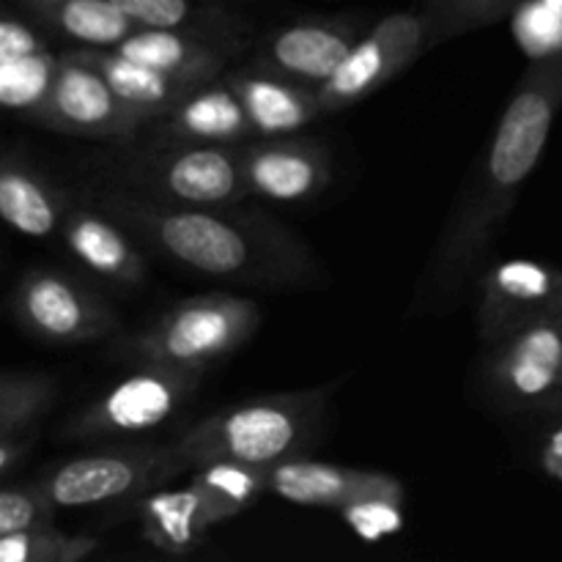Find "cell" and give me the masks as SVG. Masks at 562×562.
Wrapping results in <instances>:
<instances>
[{"instance_id": "obj_24", "label": "cell", "mask_w": 562, "mask_h": 562, "mask_svg": "<svg viewBox=\"0 0 562 562\" xmlns=\"http://www.w3.org/2000/svg\"><path fill=\"white\" fill-rule=\"evenodd\" d=\"M0 214L20 234L44 239L58 228V203L53 192L22 165L5 162L0 173Z\"/></svg>"}, {"instance_id": "obj_1", "label": "cell", "mask_w": 562, "mask_h": 562, "mask_svg": "<svg viewBox=\"0 0 562 562\" xmlns=\"http://www.w3.org/2000/svg\"><path fill=\"white\" fill-rule=\"evenodd\" d=\"M562 108V49L532 58L510 97L492 143L450 214L415 305L442 311L486 252L499 223L514 209L521 184L541 162Z\"/></svg>"}, {"instance_id": "obj_7", "label": "cell", "mask_w": 562, "mask_h": 562, "mask_svg": "<svg viewBox=\"0 0 562 562\" xmlns=\"http://www.w3.org/2000/svg\"><path fill=\"white\" fill-rule=\"evenodd\" d=\"M198 384H201V371L140 366V371L113 384L102 398L86 406L64 428V437L97 439L151 431L170 420L192 398Z\"/></svg>"}, {"instance_id": "obj_34", "label": "cell", "mask_w": 562, "mask_h": 562, "mask_svg": "<svg viewBox=\"0 0 562 562\" xmlns=\"http://www.w3.org/2000/svg\"><path fill=\"white\" fill-rule=\"evenodd\" d=\"M538 459H541L543 472L562 483V423L543 437L541 450H538Z\"/></svg>"}, {"instance_id": "obj_36", "label": "cell", "mask_w": 562, "mask_h": 562, "mask_svg": "<svg viewBox=\"0 0 562 562\" xmlns=\"http://www.w3.org/2000/svg\"><path fill=\"white\" fill-rule=\"evenodd\" d=\"M547 3H549V5H552V9H554V11H558V14L562 16V0H547Z\"/></svg>"}, {"instance_id": "obj_35", "label": "cell", "mask_w": 562, "mask_h": 562, "mask_svg": "<svg viewBox=\"0 0 562 562\" xmlns=\"http://www.w3.org/2000/svg\"><path fill=\"white\" fill-rule=\"evenodd\" d=\"M27 3L36 9V5H55V3H60V0H27Z\"/></svg>"}, {"instance_id": "obj_8", "label": "cell", "mask_w": 562, "mask_h": 562, "mask_svg": "<svg viewBox=\"0 0 562 562\" xmlns=\"http://www.w3.org/2000/svg\"><path fill=\"white\" fill-rule=\"evenodd\" d=\"M179 470L184 464L173 448H132L66 461L42 481V488L55 508H91L130 494H146Z\"/></svg>"}, {"instance_id": "obj_33", "label": "cell", "mask_w": 562, "mask_h": 562, "mask_svg": "<svg viewBox=\"0 0 562 562\" xmlns=\"http://www.w3.org/2000/svg\"><path fill=\"white\" fill-rule=\"evenodd\" d=\"M36 49H44V42L27 22L11 14L0 20V58H14V55H27Z\"/></svg>"}, {"instance_id": "obj_37", "label": "cell", "mask_w": 562, "mask_h": 562, "mask_svg": "<svg viewBox=\"0 0 562 562\" xmlns=\"http://www.w3.org/2000/svg\"><path fill=\"white\" fill-rule=\"evenodd\" d=\"M554 311L562 313V291H560V296H558V305H554Z\"/></svg>"}, {"instance_id": "obj_31", "label": "cell", "mask_w": 562, "mask_h": 562, "mask_svg": "<svg viewBox=\"0 0 562 562\" xmlns=\"http://www.w3.org/2000/svg\"><path fill=\"white\" fill-rule=\"evenodd\" d=\"M346 525L357 532L366 543H379L382 538L395 536L404 527V514H401L398 499H362V503L349 505L340 510Z\"/></svg>"}, {"instance_id": "obj_28", "label": "cell", "mask_w": 562, "mask_h": 562, "mask_svg": "<svg viewBox=\"0 0 562 562\" xmlns=\"http://www.w3.org/2000/svg\"><path fill=\"white\" fill-rule=\"evenodd\" d=\"M93 538L64 536L49 527L0 536V560L3 562H80L97 549Z\"/></svg>"}, {"instance_id": "obj_21", "label": "cell", "mask_w": 562, "mask_h": 562, "mask_svg": "<svg viewBox=\"0 0 562 562\" xmlns=\"http://www.w3.org/2000/svg\"><path fill=\"white\" fill-rule=\"evenodd\" d=\"M143 538L168 554H190L203 541L209 521L192 486L154 492L140 503Z\"/></svg>"}, {"instance_id": "obj_22", "label": "cell", "mask_w": 562, "mask_h": 562, "mask_svg": "<svg viewBox=\"0 0 562 562\" xmlns=\"http://www.w3.org/2000/svg\"><path fill=\"white\" fill-rule=\"evenodd\" d=\"M272 467H250L239 461H209L195 467L190 486L198 492L209 527L239 516L269 488Z\"/></svg>"}, {"instance_id": "obj_15", "label": "cell", "mask_w": 562, "mask_h": 562, "mask_svg": "<svg viewBox=\"0 0 562 562\" xmlns=\"http://www.w3.org/2000/svg\"><path fill=\"white\" fill-rule=\"evenodd\" d=\"M269 492L311 508H349L362 499L384 497L404 503V486L384 472L346 470L322 461L285 459L269 470Z\"/></svg>"}, {"instance_id": "obj_16", "label": "cell", "mask_w": 562, "mask_h": 562, "mask_svg": "<svg viewBox=\"0 0 562 562\" xmlns=\"http://www.w3.org/2000/svg\"><path fill=\"white\" fill-rule=\"evenodd\" d=\"M228 82L239 97L252 130L263 137L291 135L322 113L318 91L296 86L258 64L252 69L236 71Z\"/></svg>"}, {"instance_id": "obj_19", "label": "cell", "mask_w": 562, "mask_h": 562, "mask_svg": "<svg viewBox=\"0 0 562 562\" xmlns=\"http://www.w3.org/2000/svg\"><path fill=\"white\" fill-rule=\"evenodd\" d=\"M165 121L168 132L179 143L239 146L256 132L228 80H209L198 86L165 115Z\"/></svg>"}, {"instance_id": "obj_12", "label": "cell", "mask_w": 562, "mask_h": 562, "mask_svg": "<svg viewBox=\"0 0 562 562\" xmlns=\"http://www.w3.org/2000/svg\"><path fill=\"white\" fill-rule=\"evenodd\" d=\"M562 269L514 258L483 274L477 296V335L494 346L536 318L558 313Z\"/></svg>"}, {"instance_id": "obj_18", "label": "cell", "mask_w": 562, "mask_h": 562, "mask_svg": "<svg viewBox=\"0 0 562 562\" xmlns=\"http://www.w3.org/2000/svg\"><path fill=\"white\" fill-rule=\"evenodd\" d=\"M71 55L86 60L97 71H102L104 80L113 86V91L148 121L165 119L181 99H187L198 88V82L151 69L146 64H137V60L115 53V49L86 47L75 49Z\"/></svg>"}, {"instance_id": "obj_32", "label": "cell", "mask_w": 562, "mask_h": 562, "mask_svg": "<svg viewBox=\"0 0 562 562\" xmlns=\"http://www.w3.org/2000/svg\"><path fill=\"white\" fill-rule=\"evenodd\" d=\"M124 14L140 27H173L184 31L195 22V9L190 0H113Z\"/></svg>"}, {"instance_id": "obj_14", "label": "cell", "mask_w": 562, "mask_h": 562, "mask_svg": "<svg viewBox=\"0 0 562 562\" xmlns=\"http://www.w3.org/2000/svg\"><path fill=\"white\" fill-rule=\"evenodd\" d=\"M357 44L351 22H296L274 31L261 47L258 66L318 91Z\"/></svg>"}, {"instance_id": "obj_9", "label": "cell", "mask_w": 562, "mask_h": 562, "mask_svg": "<svg viewBox=\"0 0 562 562\" xmlns=\"http://www.w3.org/2000/svg\"><path fill=\"white\" fill-rule=\"evenodd\" d=\"M11 307L25 333L53 346L86 344L115 327L110 307L66 274L33 269L16 283Z\"/></svg>"}, {"instance_id": "obj_29", "label": "cell", "mask_w": 562, "mask_h": 562, "mask_svg": "<svg viewBox=\"0 0 562 562\" xmlns=\"http://www.w3.org/2000/svg\"><path fill=\"white\" fill-rule=\"evenodd\" d=\"M53 499L38 486H16L0 492V536L38 530L53 525Z\"/></svg>"}, {"instance_id": "obj_5", "label": "cell", "mask_w": 562, "mask_h": 562, "mask_svg": "<svg viewBox=\"0 0 562 562\" xmlns=\"http://www.w3.org/2000/svg\"><path fill=\"white\" fill-rule=\"evenodd\" d=\"M486 393L505 412H562V313L536 318L492 346Z\"/></svg>"}, {"instance_id": "obj_17", "label": "cell", "mask_w": 562, "mask_h": 562, "mask_svg": "<svg viewBox=\"0 0 562 562\" xmlns=\"http://www.w3.org/2000/svg\"><path fill=\"white\" fill-rule=\"evenodd\" d=\"M69 250L91 272L121 285H140L146 280V261L126 228L102 209H77L64 225Z\"/></svg>"}, {"instance_id": "obj_11", "label": "cell", "mask_w": 562, "mask_h": 562, "mask_svg": "<svg viewBox=\"0 0 562 562\" xmlns=\"http://www.w3.org/2000/svg\"><path fill=\"white\" fill-rule=\"evenodd\" d=\"M38 121L71 135L132 137L148 119L113 91L102 71L66 53L60 55L53 93Z\"/></svg>"}, {"instance_id": "obj_27", "label": "cell", "mask_w": 562, "mask_h": 562, "mask_svg": "<svg viewBox=\"0 0 562 562\" xmlns=\"http://www.w3.org/2000/svg\"><path fill=\"white\" fill-rule=\"evenodd\" d=\"M519 0H426L423 20H426V47H437L453 36L486 27L503 20Z\"/></svg>"}, {"instance_id": "obj_2", "label": "cell", "mask_w": 562, "mask_h": 562, "mask_svg": "<svg viewBox=\"0 0 562 562\" xmlns=\"http://www.w3.org/2000/svg\"><path fill=\"white\" fill-rule=\"evenodd\" d=\"M99 209L132 236L195 274L245 283H289L307 272V252L272 220L184 206L132 190H108Z\"/></svg>"}, {"instance_id": "obj_4", "label": "cell", "mask_w": 562, "mask_h": 562, "mask_svg": "<svg viewBox=\"0 0 562 562\" xmlns=\"http://www.w3.org/2000/svg\"><path fill=\"white\" fill-rule=\"evenodd\" d=\"M261 324L256 302L234 294L190 296L151 327L121 344L119 355L137 366L206 371L252 338Z\"/></svg>"}, {"instance_id": "obj_10", "label": "cell", "mask_w": 562, "mask_h": 562, "mask_svg": "<svg viewBox=\"0 0 562 562\" xmlns=\"http://www.w3.org/2000/svg\"><path fill=\"white\" fill-rule=\"evenodd\" d=\"M426 49V20L420 11L384 16L366 38L351 47L340 69L318 88L322 113L357 104L368 93L393 80L406 66L415 64Z\"/></svg>"}, {"instance_id": "obj_6", "label": "cell", "mask_w": 562, "mask_h": 562, "mask_svg": "<svg viewBox=\"0 0 562 562\" xmlns=\"http://www.w3.org/2000/svg\"><path fill=\"white\" fill-rule=\"evenodd\" d=\"M132 184L184 206H231L250 192L239 146L179 143L130 168Z\"/></svg>"}, {"instance_id": "obj_20", "label": "cell", "mask_w": 562, "mask_h": 562, "mask_svg": "<svg viewBox=\"0 0 562 562\" xmlns=\"http://www.w3.org/2000/svg\"><path fill=\"white\" fill-rule=\"evenodd\" d=\"M113 49L124 58L184 77L198 86L217 80L225 64V49L220 44L195 36V33L173 31V27H140Z\"/></svg>"}, {"instance_id": "obj_13", "label": "cell", "mask_w": 562, "mask_h": 562, "mask_svg": "<svg viewBox=\"0 0 562 562\" xmlns=\"http://www.w3.org/2000/svg\"><path fill=\"white\" fill-rule=\"evenodd\" d=\"M247 187L278 203L316 198L329 181V154L318 140L305 137H267L241 148Z\"/></svg>"}, {"instance_id": "obj_25", "label": "cell", "mask_w": 562, "mask_h": 562, "mask_svg": "<svg viewBox=\"0 0 562 562\" xmlns=\"http://www.w3.org/2000/svg\"><path fill=\"white\" fill-rule=\"evenodd\" d=\"M58 60L47 47L14 58H0V102L3 108L38 119L53 93Z\"/></svg>"}, {"instance_id": "obj_26", "label": "cell", "mask_w": 562, "mask_h": 562, "mask_svg": "<svg viewBox=\"0 0 562 562\" xmlns=\"http://www.w3.org/2000/svg\"><path fill=\"white\" fill-rule=\"evenodd\" d=\"M55 384L42 373H3L0 379V437H33L49 409Z\"/></svg>"}, {"instance_id": "obj_30", "label": "cell", "mask_w": 562, "mask_h": 562, "mask_svg": "<svg viewBox=\"0 0 562 562\" xmlns=\"http://www.w3.org/2000/svg\"><path fill=\"white\" fill-rule=\"evenodd\" d=\"M516 33H519L521 47L532 58L562 49V16L547 0L521 5L519 16H516Z\"/></svg>"}, {"instance_id": "obj_3", "label": "cell", "mask_w": 562, "mask_h": 562, "mask_svg": "<svg viewBox=\"0 0 562 562\" xmlns=\"http://www.w3.org/2000/svg\"><path fill=\"white\" fill-rule=\"evenodd\" d=\"M324 401V390L247 401L192 426L173 450L184 467H201L209 461L274 467L294 459L296 450L313 437Z\"/></svg>"}, {"instance_id": "obj_23", "label": "cell", "mask_w": 562, "mask_h": 562, "mask_svg": "<svg viewBox=\"0 0 562 562\" xmlns=\"http://www.w3.org/2000/svg\"><path fill=\"white\" fill-rule=\"evenodd\" d=\"M36 11L55 31L86 47L113 49L140 31V25L113 0H60L55 5H36Z\"/></svg>"}]
</instances>
